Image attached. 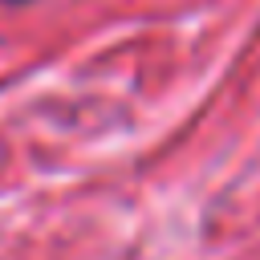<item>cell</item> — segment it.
Wrapping results in <instances>:
<instances>
[{"instance_id": "cell-1", "label": "cell", "mask_w": 260, "mask_h": 260, "mask_svg": "<svg viewBox=\"0 0 260 260\" xmlns=\"http://www.w3.org/2000/svg\"><path fill=\"white\" fill-rule=\"evenodd\" d=\"M12 4H20V0H12Z\"/></svg>"}]
</instances>
